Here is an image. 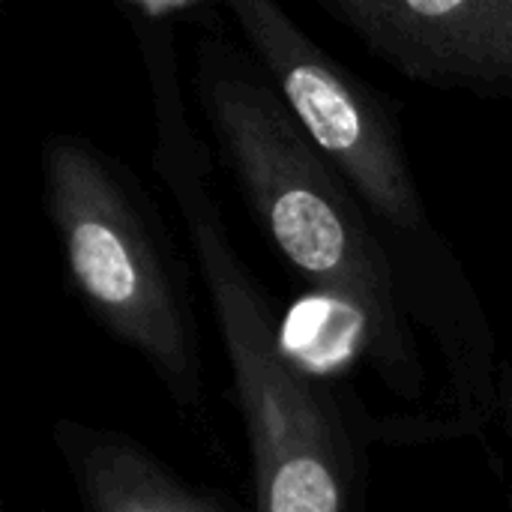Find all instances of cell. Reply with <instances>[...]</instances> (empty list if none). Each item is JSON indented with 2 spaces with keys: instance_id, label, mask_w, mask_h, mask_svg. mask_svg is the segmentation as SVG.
Instances as JSON below:
<instances>
[{
  "instance_id": "6da1fadb",
  "label": "cell",
  "mask_w": 512,
  "mask_h": 512,
  "mask_svg": "<svg viewBox=\"0 0 512 512\" xmlns=\"http://www.w3.org/2000/svg\"><path fill=\"white\" fill-rule=\"evenodd\" d=\"M153 111V174L171 195L204 282L252 456L255 512H348L354 456L330 390L285 348L267 294L225 225L210 150L189 120L171 18L126 6Z\"/></svg>"
},
{
  "instance_id": "7a4b0ae2",
  "label": "cell",
  "mask_w": 512,
  "mask_h": 512,
  "mask_svg": "<svg viewBox=\"0 0 512 512\" xmlns=\"http://www.w3.org/2000/svg\"><path fill=\"white\" fill-rule=\"evenodd\" d=\"M195 84L210 132L273 249L348 321L378 378L417 396V336L378 219L312 147L273 84L225 42H201Z\"/></svg>"
},
{
  "instance_id": "3957f363",
  "label": "cell",
  "mask_w": 512,
  "mask_h": 512,
  "mask_svg": "<svg viewBox=\"0 0 512 512\" xmlns=\"http://www.w3.org/2000/svg\"><path fill=\"white\" fill-rule=\"evenodd\" d=\"M42 198L84 309L153 369L177 408L198 411L204 375L186 279L135 177L93 141L57 132L42 144Z\"/></svg>"
},
{
  "instance_id": "277c9868",
  "label": "cell",
  "mask_w": 512,
  "mask_h": 512,
  "mask_svg": "<svg viewBox=\"0 0 512 512\" xmlns=\"http://www.w3.org/2000/svg\"><path fill=\"white\" fill-rule=\"evenodd\" d=\"M225 12L303 135L339 171L378 225L429 240V213L399 126L381 96L303 33L276 3L231 0Z\"/></svg>"
},
{
  "instance_id": "5b68a950",
  "label": "cell",
  "mask_w": 512,
  "mask_h": 512,
  "mask_svg": "<svg viewBox=\"0 0 512 512\" xmlns=\"http://www.w3.org/2000/svg\"><path fill=\"white\" fill-rule=\"evenodd\" d=\"M372 57L441 90L512 99V0H321Z\"/></svg>"
},
{
  "instance_id": "8992f818",
  "label": "cell",
  "mask_w": 512,
  "mask_h": 512,
  "mask_svg": "<svg viewBox=\"0 0 512 512\" xmlns=\"http://www.w3.org/2000/svg\"><path fill=\"white\" fill-rule=\"evenodd\" d=\"M54 444L84 512H228L120 432L60 420Z\"/></svg>"
},
{
  "instance_id": "52a82bcc",
  "label": "cell",
  "mask_w": 512,
  "mask_h": 512,
  "mask_svg": "<svg viewBox=\"0 0 512 512\" xmlns=\"http://www.w3.org/2000/svg\"><path fill=\"white\" fill-rule=\"evenodd\" d=\"M498 393H501V414H504L507 435H510V444H512V366H504V369H501Z\"/></svg>"
},
{
  "instance_id": "ba28073f",
  "label": "cell",
  "mask_w": 512,
  "mask_h": 512,
  "mask_svg": "<svg viewBox=\"0 0 512 512\" xmlns=\"http://www.w3.org/2000/svg\"><path fill=\"white\" fill-rule=\"evenodd\" d=\"M0 512H6V510H0Z\"/></svg>"
}]
</instances>
